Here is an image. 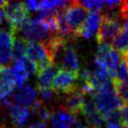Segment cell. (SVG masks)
I'll list each match as a JSON object with an SVG mask.
<instances>
[{"instance_id":"obj_14","label":"cell","mask_w":128,"mask_h":128,"mask_svg":"<svg viewBox=\"0 0 128 128\" xmlns=\"http://www.w3.org/2000/svg\"><path fill=\"white\" fill-rule=\"evenodd\" d=\"M14 36L4 31H0V64L7 66L12 59V46Z\"/></svg>"},{"instance_id":"obj_9","label":"cell","mask_w":128,"mask_h":128,"mask_svg":"<svg viewBox=\"0 0 128 128\" xmlns=\"http://www.w3.org/2000/svg\"><path fill=\"white\" fill-rule=\"evenodd\" d=\"M61 105L63 108L68 110L73 115H78L82 113L83 106L85 103V96L76 88L75 90L63 94L61 98Z\"/></svg>"},{"instance_id":"obj_16","label":"cell","mask_w":128,"mask_h":128,"mask_svg":"<svg viewBox=\"0 0 128 128\" xmlns=\"http://www.w3.org/2000/svg\"><path fill=\"white\" fill-rule=\"evenodd\" d=\"M57 67L54 64H50L47 67L41 69L37 72V84L38 88L44 89V88H52L54 78L57 74Z\"/></svg>"},{"instance_id":"obj_5","label":"cell","mask_w":128,"mask_h":128,"mask_svg":"<svg viewBox=\"0 0 128 128\" xmlns=\"http://www.w3.org/2000/svg\"><path fill=\"white\" fill-rule=\"evenodd\" d=\"M88 16L87 10L79 3V1H70L65 8V19L73 36L77 33Z\"/></svg>"},{"instance_id":"obj_24","label":"cell","mask_w":128,"mask_h":128,"mask_svg":"<svg viewBox=\"0 0 128 128\" xmlns=\"http://www.w3.org/2000/svg\"><path fill=\"white\" fill-rule=\"evenodd\" d=\"M15 84L13 82H8L0 79V101L9 98L13 93Z\"/></svg>"},{"instance_id":"obj_28","label":"cell","mask_w":128,"mask_h":128,"mask_svg":"<svg viewBox=\"0 0 128 128\" xmlns=\"http://www.w3.org/2000/svg\"><path fill=\"white\" fill-rule=\"evenodd\" d=\"M27 128H47V125H46L45 122H42V121L38 120V121L32 122Z\"/></svg>"},{"instance_id":"obj_3","label":"cell","mask_w":128,"mask_h":128,"mask_svg":"<svg viewBox=\"0 0 128 128\" xmlns=\"http://www.w3.org/2000/svg\"><path fill=\"white\" fill-rule=\"evenodd\" d=\"M52 63L56 67L59 66V69H65L73 73L79 72V57L74 45L71 43V40L67 41L63 45V47L59 50V52L53 59Z\"/></svg>"},{"instance_id":"obj_6","label":"cell","mask_w":128,"mask_h":128,"mask_svg":"<svg viewBox=\"0 0 128 128\" xmlns=\"http://www.w3.org/2000/svg\"><path fill=\"white\" fill-rule=\"evenodd\" d=\"M5 16L11 21L14 26V35L25 25L29 20V12L25 9L24 3L19 1L6 2L4 7Z\"/></svg>"},{"instance_id":"obj_2","label":"cell","mask_w":128,"mask_h":128,"mask_svg":"<svg viewBox=\"0 0 128 128\" xmlns=\"http://www.w3.org/2000/svg\"><path fill=\"white\" fill-rule=\"evenodd\" d=\"M18 37L24 38L27 42H40L44 43L49 40L53 34L50 32L45 20L35 17L30 19L22 28L14 35Z\"/></svg>"},{"instance_id":"obj_21","label":"cell","mask_w":128,"mask_h":128,"mask_svg":"<svg viewBox=\"0 0 128 128\" xmlns=\"http://www.w3.org/2000/svg\"><path fill=\"white\" fill-rule=\"evenodd\" d=\"M104 121L106 128H125L120 109L109 113L104 118Z\"/></svg>"},{"instance_id":"obj_20","label":"cell","mask_w":128,"mask_h":128,"mask_svg":"<svg viewBox=\"0 0 128 128\" xmlns=\"http://www.w3.org/2000/svg\"><path fill=\"white\" fill-rule=\"evenodd\" d=\"M26 47H27V41L24 38L14 36V41L12 46V59L14 61H18L23 57H25Z\"/></svg>"},{"instance_id":"obj_11","label":"cell","mask_w":128,"mask_h":128,"mask_svg":"<svg viewBox=\"0 0 128 128\" xmlns=\"http://www.w3.org/2000/svg\"><path fill=\"white\" fill-rule=\"evenodd\" d=\"M49 121L52 128H72L76 122V118L68 110L59 106L57 109L52 110Z\"/></svg>"},{"instance_id":"obj_31","label":"cell","mask_w":128,"mask_h":128,"mask_svg":"<svg viewBox=\"0 0 128 128\" xmlns=\"http://www.w3.org/2000/svg\"><path fill=\"white\" fill-rule=\"evenodd\" d=\"M0 128H2V126H1V125H0Z\"/></svg>"},{"instance_id":"obj_15","label":"cell","mask_w":128,"mask_h":128,"mask_svg":"<svg viewBox=\"0 0 128 128\" xmlns=\"http://www.w3.org/2000/svg\"><path fill=\"white\" fill-rule=\"evenodd\" d=\"M8 114L12 123L16 128H25L30 118L31 111L26 107H21V106L12 104L8 109Z\"/></svg>"},{"instance_id":"obj_26","label":"cell","mask_w":128,"mask_h":128,"mask_svg":"<svg viewBox=\"0 0 128 128\" xmlns=\"http://www.w3.org/2000/svg\"><path fill=\"white\" fill-rule=\"evenodd\" d=\"M24 3V7L28 12H36L39 11V2L38 1H25Z\"/></svg>"},{"instance_id":"obj_12","label":"cell","mask_w":128,"mask_h":128,"mask_svg":"<svg viewBox=\"0 0 128 128\" xmlns=\"http://www.w3.org/2000/svg\"><path fill=\"white\" fill-rule=\"evenodd\" d=\"M102 20V14L99 12H90L79 29L76 37H82L84 39H90L97 34Z\"/></svg>"},{"instance_id":"obj_32","label":"cell","mask_w":128,"mask_h":128,"mask_svg":"<svg viewBox=\"0 0 128 128\" xmlns=\"http://www.w3.org/2000/svg\"><path fill=\"white\" fill-rule=\"evenodd\" d=\"M127 128H128V127H127Z\"/></svg>"},{"instance_id":"obj_8","label":"cell","mask_w":128,"mask_h":128,"mask_svg":"<svg viewBox=\"0 0 128 128\" xmlns=\"http://www.w3.org/2000/svg\"><path fill=\"white\" fill-rule=\"evenodd\" d=\"M121 30L119 20L111 19L102 15L101 24L96 34V40L99 44L108 43L109 40H113Z\"/></svg>"},{"instance_id":"obj_27","label":"cell","mask_w":128,"mask_h":128,"mask_svg":"<svg viewBox=\"0 0 128 128\" xmlns=\"http://www.w3.org/2000/svg\"><path fill=\"white\" fill-rule=\"evenodd\" d=\"M120 111H121V115H122V119H123L125 128H127L128 127V103L123 104Z\"/></svg>"},{"instance_id":"obj_25","label":"cell","mask_w":128,"mask_h":128,"mask_svg":"<svg viewBox=\"0 0 128 128\" xmlns=\"http://www.w3.org/2000/svg\"><path fill=\"white\" fill-rule=\"evenodd\" d=\"M79 3L90 12H99L103 8V1H79Z\"/></svg>"},{"instance_id":"obj_4","label":"cell","mask_w":128,"mask_h":128,"mask_svg":"<svg viewBox=\"0 0 128 128\" xmlns=\"http://www.w3.org/2000/svg\"><path fill=\"white\" fill-rule=\"evenodd\" d=\"M122 60V55L115 50L110 43L99 44L96 49L94 62L100 63L106 67V69L111 73V75L115 76V72Z\"/></svg>"},{"instance_id":"obj_7","label":"cell","mask_w":128,"mask_h":128,"mask_svg":"<svg viewBox=\"0 0 128 128\" xmlns=\"http://www.w3.org/2000/svg\"><path fill=\"white\" fill-rule=\"evenodd\" d=\"M78 73H73L65 69H59L54 78L52 89L58 94L63 95L77 88Z\"/></svg>"},{"instance_id":"obj_19","label":"cell","mask_w":128,"mask_h":128,"mask_svg":"<svg viewBox=\"0 0 128 128\" xmlns=\"http://www.w3.org/2000/svg\"><path fill=\"white\" fill-rule=\"evenodd\" d=\"M30 111H31V113L35 114L40 119V121H42V122L48 121L50 119L51 113H52V110L49 108V106H47L41 100L35 101L33 103V105L31 106Z\"/></svg>"},{"instance_id":"obj_22","label":"cell","mask_w":128,"mask_h":128,"mask_svg":"<svg viewBox=\"0 0 128 128\" xmlns=\"http://www.w3.org/2000/svg\"><path fill=\"white\" fill-rule=\"evenodd\" d=\"M38 94L41 98V101L44 102L45 104L54 102L59 96L52 88H44V89L38 88Z\"/></svg>"},{"instance_id":"obj_1","label":"cell","mask_w":128,"mask_h":128,"mask_svg":"<svg viewBox=\"0 0 128 128\" xmlns=\"http://www.w3.org/2000/svg\"><path fill=\"white\" fill-rule=\"evenodd\" d=\"M92 98L97 111L103 116V118L109 113L121 109L123 106V102L116 93L114 84L95 92Z\"/></svg>"},{"instance_id":"obj_23","label":"cell","mask_w":128,"mask_h":128,"mask_svg":"<svg viewBox=\"0 0 128 128\" xmlns=\"http://www.w3.org/2000/svg\"><path fill=\"white\" fill-rule=\"evenodd\" d=\"M114 87L117 95L123 102V104L128 103V83L119 82L114 79Z\"/></svg>"},{"instance_id":"obj_17","label":"cell","mask_w":128,"mask_h":128,"mask_svg":"<svg viewBox=\"0 0 128 128\" xmlns=\"http://www.w3.org/2000/svg\"><path fill=\"white\" fill-rule=\"evenodd\" d=\"M112 47L122 56L128 54V21H124L120 32L112 41Z\"/></svg>"},{"instance_id":"obj_18","label":"cell","mask_w":128,"mask_h":128,"mask_svg":"<svg viewBox=\"0 0 128 128\" xmlns=\"http://www.w3.org/2000/svg\"><path fill=\"white\" fill-rule=\"evenodd\" d=\"M10 68H11V72H12V76H13L15 86H17L18 88L24 86L25 82L29 78V74L25 70V68L23 67L21 62L20 61H14V64Z\"/></svg>"},{"instance_id":"obj_30","label":"cell","mask_w":128,"mask_h":128,"mask_svg":"<svg viewBox=\"0 0 128 128\" xmlns=\"http://www.w3.org/2000/svg\"><path fill=\"white\" fill-rule=\"evenodd\" d=\"M5 17V12H4V8H0V21Z\"/></svg>"},{"instance_id":"obj_29","label":"cell","mask_w":128,"mask_h":128,"mask_svg":"<svg viewBox=\"0 0 128 128\" xmlns=\"http://www.w3.org/2000/svg\"><path fill=\"white\" fill-rule=\"evenodd\" d=\"M72 128H92V127H90L89 125H85L79 119H76V122H75V124Z\"/></svg>"},{"instance_id":"obj_10","label":"cell","mask_w":128,"mask_h":128,"mask_svg":"<svg viewBox=\"0 0 128 128\" xmlns=\"http://www.w3.org/2000/svg\"><path fill=\"white\" fill-rule=\"evenodd\" d=\"M37 90L31 85H24L14 91L11 95L13 104L21 107H31L36 101Z\"/></svg>"},{"instance_id":"obj_13","label":"cell","mask_w":128,"mask_h":128,"mask_svg":"<svg viewBox=\"0 0 128 128\" xmlns=\"http://www.w3.org/2000/svg\"><path fill=\"white\" fill-rule=\"evenodd\" d=\"M82 114L84 115L88 125L92 128H102L104 118L97 111L93 99H85V103L83 106Z\"/></svg>"}]
</instances>
